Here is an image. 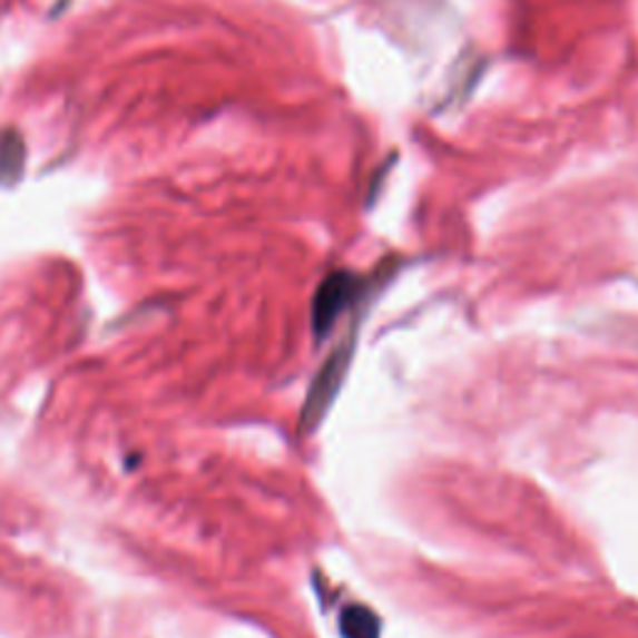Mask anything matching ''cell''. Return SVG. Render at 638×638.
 Returning <instances> with one entry per match:
<instances>
[{
    "instance_id": "1",
    "label": "cell",
    "mask_w": 638,
    "mask_h": 638,
    "mask_svg": "<svg viewBox=\"0 0 638 638\" xmlns=\"http://www.w3.org/2000/svg\"><path fill=\"white\" fill-rule=\"evenodd\" d=\"M350 354H352V347L347 342H344L342 347L334 350L332 357L324 362V367L315 380V384H312L310 400L305 404V426H315V422L320 420L324 410H327V404L332 402V396L337 394L340 384L344 380V370H347Z\"/></svg>"
},
{
    "instance_id": "2",
    "label": "cell",
    "mask_w": 638,
    "mask_h": 638,
    "mask_svg": "<svg viewBox=\"0 0 638 638\" xmlns=\"http://www.w3.org/2000/svg\"><path fill=\"white\" fill-rule=\"evenodd\" d=\"M360 282L354 279L347 272H337L324 279V285L317 292L315 300V330L317 334L327 332L332 327L334 320H337L347 305H352V300L357 297Z\"/></svg>"
},
{
    "instance_id": "3",
    "label": "cell",
    "mask_w": 638,
    "mask_h": 638,
    "mask_svg": "<svg viewBox=\"0 0 638 638\" xmlns=\"http://www.w3.org/2000/svg\"><path fill=\"white\" fill-rule=\"evenodd\" d=\"M342 631L347 638H380V621L364 606H352L342 614Z\"/></svg>"
}]
</instances>
